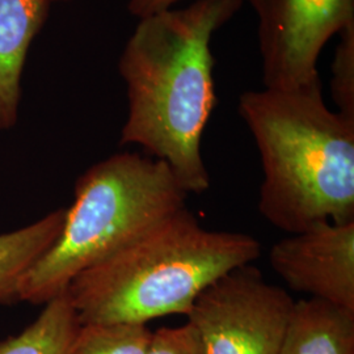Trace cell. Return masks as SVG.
<instances>
[{
  "mask_svg": "<svg viewBox=\"0 0 354 354\" xmlns=\"http://www.w3.org/2000/svg\"><path fill=\"white\" fill-rule=\"evenodd\" d=\"M243 1L194 0L140 17L120 58L129 104L120 145L165 162L188 194L210 188L201 152L216 104L210 45Z\"/></svg>",
  "mask_w": 354,
  "mask_h": 354,
  "instance_id": "6da1fadb",
  "label": "cell"
},
{
  "mask_svg": "<svg viewBox=\"0 0 354 354\" xmlns=\"http://www.w3.org/2000/svg\"><path fill=\"white\" fill-rule=\"evenodd\" d=\"M239 114L260 152L259 210L285 232L354 222V121L330 111L322 82L247 91Z\"/></svg>",
  "mask_w": 354,
  "mask_h": 354,
  "instance_id": "7a4b0ae2",
  "label": "cell"
},
{
  "mask_svg": "<svg viewBox=\"0 0 354 354\" xmlns=\"http://www.w3.org/2000/svg\"><path fill=\"white\" fill-rule=\"evenodd\" d=\"M251 235L203 227L187 207L77 274L67 292L82 326L188 315L216 279L260 256Z\"/></svg>",
  "mask_w": 354,
  "mask_h": 354,
  "instance_id": "3957f363",
  "label": "cell"
},
{
  "mask_svg": "<svg viewBox=\"0 0 354 354\" xmlns=\"http://www.w3.org/2000/svg\"><path fill=\"white\" fill-rule=\"evenodd\" d=\"M188 193L165 162L137 152L115 153L77 178L64 228L20 282L17 301L45 304L77 274L187 207Z\"/></svg>",
  "mask_w": 354,
  "mask_h": 354,
  "instance_id": "277c9868",
  "label": "cell"
},
{
  "mask_svg": "<svg viewBox=\"0 0 354 354\" xmlns=\"http://www.w3.org/2000/svg\"><path fill=\"white\" fill-rule=\"evenodd\" d=\"M294 304L288 291L248 264L206 288L187 317L205 354H279Z\"/></svg>",
  "mask_w": 354,
  "mask_h": 354,
  "instance_id": "5b68a950",
  "label": "cell"
},
{
  "mask_svg": "<svg viewBox=\"0 0 354 354\" xmlns=\"http://www.w3.org/2000/svg\"><path fill=\"white\" fill-rule=\"evenodd\" d=\"M259 17L264 88H304L320 82L319 55L354 21V0H247Z\"/></svg>",
  "mask_w": 354,
  "mask_h": 354,
  "instance_id": "8992f818",
  "label": "cell"
},
{
  "mask_svg": "<svg viewBox=\"0 0 354 354\" xmlns=\"http://www.w3.org/2000/svg\"><path fill=\"white\" fill-rule=\"evenodd\" d=\"M272 269L311 299L354 313V222H320L274 243Z\"/></svg>",
  "mask_w": 354,
  "mask_h": 354,
  "instance_id": "52a82bcc",
  "label": "cell"
},
{
  "mask_svg": "<svg viewBox=\"0 0 354 354\" xmlns=\"http://www.w3.org/2000/svg\"><path fill=\"white\" fill-rule=\"evenodd\" d=\"M51 0H0V131L19 118L26 55Z\"/></svg>",
  "mask_w": 354,
  "mask_h": 354,
  "instance_id": "ba28073f",
  "label": "cell"
},
{
  "mask_svg": "<svg viewBox=\"0 0 354 354\" xmlns=\"http://www.w3.org/2000/svg\"><path fill=\"white\" fill-rule=\"evenodd\" d=\"M279 354H354V313L317 301H295Z\"/></svg>",
  "mask_w": 354,
  "mask_h": 354,
  "instance_id": "9c48e42d",
  "label": "cell"
},
{
  "mask_svg": "<svg viewBox=\"0 0 354 354\" xmlns=\"http://www.w3.org/2000/svg\"><path fill=\"white\" fill-rule=\"evenodd\" d=\"M64 216L66 209H58L26 227L0 234V304L19 302L20 282L59 238Z\"/></svg>",
  "mask_w": 354,
  "mask_h": 354,
  "instance_id": "30bf717a",
  "label": "cell"
},
{
  "mask_svg": "<svg viewBox=\"0 0 354 354\" xmlns=\"http://www.w3.org/2000/svg\"><path fill=\"white\" fill-rule=\"evenodd\" d=\"M44 306L21 333L0 342V354H71L82 323L68 292Z\"/></svg>",
  "mask_w": 354,
  "mask_h": 354,
  "instance_id": "8fae6325",
  "label": "cell"
},
{
  "mask_svg": "<svg viewBox=\"0 0 354 354\" xmlns=\"http://www.w3.org/2000/svg\"><path fill=\"white\" fill-rule=\"evenodd\" d=\"M152 330L143 324H87L71 354H147Z\"/></svg>",
  "mask_w": 354,
  "mask_h": 354,
  "instance_id": "7c38bea8",
  "label": "cell"
},
{
  "mask_svg": "<svg viewBox=\"0 0 354 354\" xmlns=\"http://www.w3.org/2000/svg\"><path fill=\"white\" fill-rule=\"evenodd\" d=\"M339 35L340 42L332 66V99L339 113L354 121V21Z\"/></svg>",
  "mask_w": 354,
  "mask_h": 354,
  "instance_id": "4fadbf2b",
  "label": "cell"
},
{
  "mask_svg": "<svg viewBox=\"0 0 354 354\" xmlns=\"http://www.w3.org/2000/svg\"><path fill=\"white\" fill-rule=\"evenodd\" d=\"M147 354H205L197 329L189 322L180 327H163L152 332Z\"/></svg>",
  "mask_w": 354,
  "mask_h": 354,
  "instance_id": "5bb4252c",
  "label": "cell"
},
{
  "mask_svg": "<svg viewBox=\"0 0 354 354\" xmlns=\"http://www.w3.org/2000/svg\"><path fill=\"white\" fill-rule=\"evenodd\" d=\"M181 1H185V0H130L127 8H129V12L140 19L151 13L174 8Z\"/></svg>",
  "mask_w": 354,
  "mask_h": 354,
  "instance_id": "9a60e30c",
  "label": "cell"
},
{
  "mask_svg": "<svg viewBox=\"0 0 354 354\" xmlns=\"http://www.w3.org/2000/svg\"><path fill=\"white\" fill-rule=\"evenodd\" d=\"M51 1H64V0H51Z\"/></svg>",
  "mask_w": 354,
  "mask_h": 354,
  "instance_id": "2e32d148",
  "label": "cell"
}]
</instances>
